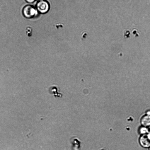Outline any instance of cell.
Here are the masks:
<instances>
[{
  "mask_svg": "<svg viewBox=\"0 0 150 150\" xmlns=\"http://www.w3.org/2000/svg\"><path fill=\"white\" fill-rule=\"evenodd\" d=\"M23 15L27 18L34 17L37 14V11L33 6L30 5L25 6L22 11Z\"/></svg>",
  "mask_w": 150,
  "mask_h": 150,
  "instance_id": "obj_1",
  "label": "cell"
},
{
  "mask_svg": "<svg viewBox=\"0 0 150 150\" xmlns=\"http://www.w3.org/2000/svg\"><path fill=\"white\" fill-rule=\"evenodd\" d=\"M36 8L39 13H45L48 11L50 8V5L46 1H39L36 4Z\"/></svg>",
  "mask_w": 150,
  "mask_h": 150,
  "instance_id": "obj_2",
  "label": "cell"
},
{
  "mask_svg": "<svg viewBox=\"0 0 150 150\" xmlns=\"http://www.w3.org/2000/svg\"><path fill=\"white\" fill-rule=\"evenodd\" d=\"M141 145L144 147L150 146V135L144 134L142 135L139 139Z\"/></svg>",
  "mask_w": 150,
  "mask_h": 150,
  "instance_id": "obj_3",
  "label": "cell"
},
{
  "mask_svg": "<svg viewBox=\"0 0 150 150\" xmlns=\"http://www.w3.org/2000/svg\"><path fill=\"white\" fill-rule=\"evenodd\" d=\"M58 88L54 86L50 87L49 88V92L51 94H53L55 97H61L62 94L59 92Z\"/></svg>",
  "mask_w": 150,
  "mask_h": 150,
  "instance_id": "obj_4",
  "label": "cell"
},
{
  "mask_svg": "<svg viewBox=\"0 0 150 150\" xmlns=\"http://www.w3.org/2000/svg\"><path fill=\"white\" fill-rule=\"evenodd\" d=\"M141 124L144 127L150 125V116L146 115L143 116L141 120Z\"/></svg>",
  "mask_w": 150,
  "mask_h": 150,
  "instance_id": "obj_5",
  "label": "cell"
},
{
  "mask_svg": "<svg viewBox=\"0 0 150 150\" xmlns=\"http://www.w3.org/2000/svg\"><path fill=\"white\" fill-rule=\"evenodd\" d=\"M26 1L28 3H31L35 1V0H26Z\"/></svg>",
  "mask_w": 150,
  "mask_h": 150,
  "instance_id": "obj_6",
  "label": "cell"
},
{
  "mask_svg": "<svg viewBox=\"0 0 150 150\" xmlns=\"http://www.w3.org/2000/svg\"><path fill=\"white\" fill-rule=\"evenodd\" d=\"M146 113L147 115H150V110L146 112Z\"/></svg>",
  "mask_w": 150,
  "mask_h": 150,
  "instance_id": "obj_7",
  "label": "cell"
},
{
  "mask_svg": "<svg viewBox=\"0 0 150 150\" xmlns=\"http://www.w3.org/2000/svg\"><path fill=\"white\" fill-rule=\"evenodd\" d=\"M149 150H150V147L149 148Z\"/></svg>",
  "mask_w": 150,
  "mask_h": 150,
  "instance_id": "obj_8",
  "label": "cell"
}]
</instances>
